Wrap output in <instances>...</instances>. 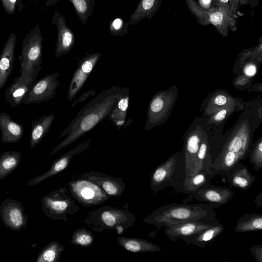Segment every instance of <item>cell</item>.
Returning <instances> with one entry per match:
<instances>
[{
    "label": "cell",
    "mask_w": 262,
    "mask_h": 262,
    "mask_svg": "<svg viewBox=\"0 0 262 262\" xmlns=\"http://www.w3.org/2000/svg\"><path fill=\"white\" fill-rule=\"evenodd\" d=\"M123 88L113 86L99 93L83 108L60 136H67L51 152L52 156L69 145L106 118L116 107Z\"/></svg>",
    "instance_id": "cell-1"
},
{
    "label": "cell",
    "mask_w": 262,
    "mask_h": 262,
    "mask_svg": "<svg viewBox=\"0 0 262 262\" xmlns=\"http://www.w3.org/2000/svg\"><path fill=\"white\" fill-rule=\"evenodd\" d=\"M207 204H178L171 203L154 210L143 219V222L161 230L170 224L187 221H200L212 224L219 222L215 218L214 208Z\"/></svg>",
    "instance_id": "cell-2"
},
{
    "label": "cell",
    "mask_w": 262,
    "mask_h": 262,
    "mask_svg": "<svg viewBox=\"0 0 262 262\" xmlns=\"http://www.w3.org/2000/svg\"><path fill=\"white\" fill-rule=\"evenodd\" d=\"M128 204L121 207L107 205L89 212L83 223L94 232L115 230L118 235L132 227L136 218L128 210Z\"/></svg>",
    "instance_id": "cell-3"
},
{
    "label": "cell",
    "mask_w": 262,
    "mask_h": 262,
    "mask_svg": "<svg viewBox=\"0 0 262 262\" xmlns=\"http://www.w3.org/2000/svg\"><path fill=\"white\" fill-rule=\"evenodd\" d=\"M43 213L50 219L67 222L69 216L80 209L76 200L71 196L67 185L44 196L41 201Z\"/></svg>",
    "instance_id": "cell-4"
},
{
    "label": "cell",
    "mask_w": 262,
    "mask_h": 262,
    "mask_svg": "<svg viewBox=\"0 0 262 262\" xmlns=\"http://www.w3.org/2000/svg\"><path fill=\"white\" fill-rule=\"evenodd\" d=\"M185 176L184 162H180L176 155L170 156L157 166L151 174L150 187L152 193L155 194L169 186L178 189Z\"/></svg>",
    "instance_id": "cell-5"
},
{
    "label": "cell",
    "mask_w": 262,
    "mask_h": 262,
    "mask_svg": "<svg viewBox=\"0 0 262 262\" xmlns=\"http://www.w3.org/2000/svg\"><path fill=\"white\" fill-rule=\"evenodd\" d=\"M177 98V91L171 89L157 92L149 104L144 129L149 130L165 123L176 103Z\"/></svg>",
    "instance_id": "cell-6"
},
{
    "label": "cell",
    "mask_w": 262,
    "mask_h": 262,
    "mask_svg": "<svg viewBox=\"0 0 262 262\" xmlns=\"http://www.w3.org/2000/svg\"><path fill=\"white\" fill-rule=\"evenodd\" d=\"M71 196L84 207L97 205L108 201L111 196L93 182L77 178L67 184Z\"/></svg>",
    "instance_id": "cell-7"
},
{
    "label": "cell",
    "mask_w": 262,
    "mask_h": 262,
    "mask_svg": "<svg viewBox=\"0 0 262 262\" xmlns=\"http://www.w3.org/2000/svg\"><path fill=\"white\" fill-rule=\"evenodd\" d=\"M41 44L40 40L24 46L19 57L20 76L22 79L33 83L41 70Z\"/></svg>",
    "instance_id": "cell-8"
},
{
    "label": "cell",
    "mask_w": 262,
    "mask_h": 262,
    "mask_svg": "<svg viewBox=\"0 0 262 262\" xmlns=\"http://www.w3.org/2000/svg\"><path fill=\"white\" fill-rule=\"evenodd\" d=\"M59 74L55 72L46 75L34 82L25 96L24 104H38L50 100L56 95V90L59 81Z\"/></svg>",
    "instance_id": "cell-9"
},
{
    "label": "cell",
    "mask_w": 262,
    "mask_h": 262,
    "mask_svg": "<svg viewBox=\"0 0 262 262\" xmlns=\"http://www.w3.org/2000/svg\"><path fill=\"white\" fill-rule=\"evenodd\" d=\"M0 219L5 226L15 231L26 229L28 216L20 202L11 199L3 201L0 205Z\"/></svg>",
    "instance_id": "cell-10"
},
{
    "label": "cell",
    "mask_w": 262,
    "mask_h": 262,
    "mask_svg": "<svg viewBox=\"0 0 262 262\" xmlns=\"http://www.w3.org/2000/svg\"><path fill=\"white\" fill-rule=\"evenodd\" d=\"M101 57L99 52L84 56L78 64L71 79L68 91V99L72 101L80 92L95 65Z\"/></svg>",
    "instance_id": "cell-11"
},
{
    "label": "cell",
    "mask_w": 262,
    "mask_h": 262,
    "mask_svg": "<svg viewBox=\"0 0 262 262\" xmlns=\"http://www.w3.org/2000/svg\"><path fill=\"white\" fill-rule=\"evenodd\" d=\"M250 130L247 120L239 123L227 140L221 152L231 151L245 160L249 151Z\"/></svg>",
    "instance_id": "cell-12"
},
{
    "label": "cell",
    "mask_w": 262,
    "mask_h": 262,
    "mask_svg": "<svg viewBox=\"0 0 262 262\" xmlns=\"http://www.w3.org/2000/svg\"><path fill=\"white\" fill-rule=\"evenodd\" d=\"M92 141V139H89L82 142L59 157L53 162L51 167L47 171L37 176L33 179L30 180L28 182L27 185L30 186L37 185L64 170L69 165L72 158L87 149L89 147Z\"/></svg>",
    "instance_id": "cell-13"
},
{
    "label": "cell",
    "mask_w": 262,
    "mask_h": 262,
    "mask_svg": "<svg viewBox=\"0 0 262 262\" xmlns=\"http://www.w3.org/2000/svg\"><path fill=\"white\" fill-rule=\"evenodd\" d=\"M234 192L225 186H215L207 183L196 191L190 193L191 198L207 202L218 207L229 202Z\"/></svg>",
    "instance_id": "cell-14"
},
{
    "label": "cell",
    "mask_w": 262,
    "mask_h": 262,
    "mask_svg": "<svg viewBox=\"0 0 262 262\" xmlns=\"http://www.w3.org/2000/svg\"><path fill=\"white\" fill-rule=\"evenodd\" d=\"M78 178L93 182L111 197L121 196L125 189L126 184L122 178L114 177L101 172L90 171L81 174Z\"/></svg>",
    "instance_id": "cell-15"
},
{
    "label": "cell",
    "mask_w": 262,
    "mask_h": 262,
    "mask_svg": "<svg viewBox=\"0 0 262 262\" xmlns=\"http://www.w3.org/2000/svg\"><path fill=\"white\" fill-rule=\"evenodd\" d=\"M203 131L198 126L191 131L186 138L184 146V162L185 176L195 173L196 157L201 142Z\"/></svg>",
    "instance_id": "cell-16"
},
{
    "label": "cell",
    "mask_w": 262,
    "mask_h": 262,
    "mask_svg": "<svg viewBox=\"0 0 262 262\" xmlns=\"http://www.w3.org/2000/svg\"><path fill=\"white\" fill-rule=\"evenodd\" d=\"M54 20L58 30L55 55L56 57H59L72 50L75 44V35L74 32L67 26L64 17L57 12L55 13Z\"/></svg>",
    "instance_id": "cell-17"
},
{
    "label": "cell",
    "mask_w": 262,
    "mask_h": 262,
    "mask_svg": "<svg viewBox=\"0 0 262 262\" xmlns=\"http://www.w3.org/2000/svg\"><path fill=\"white\" fill-rule=\"evenodd\" d=\"M213 224H205L200 221H187L168 225L164 227V232L172 242H175L179 238L193 235Z\"/></svg>",
    "instance_id": "cell-18"
},
{
    "label": "cell",
    "mask_w": 262,
    "mask_h": 262,
    "mask_svg": "<svg viewBox=\"0 0 262 262\" xmlns=\"http://www.w3.org/2000/svg\"><path fill=\"white\" fill-rule=\"evenodd\" d=\"M231 187L246 190L253 184L255 177L252 175L247 167L239 162L224 172Z\"/></svg>",
    "instance_id": "cell-19"
},
{
    "label": "cell",
    "mask_w": 262,
    "mask_h": 262,
    "mask_svg": "<svg viewBox=\"0 0 262 262\" xmlns=\"http://www.w3.org/2000/svg\"><path fill=\"white\" fill-rule=\"evenodd\" d=\"M0 130L2 142L5 144L18 142L24 132L22 124L14 121L5 112L0 113Z\"/></svg>",
    "instance_id": "cell-20"
},
{
    "label": "cell",
    "mask_w": 262,
    "mask_h": 262,
    "mask_svg": "<svg viewBox=\"0 0 262 262\" xmlns=\"http://www.w3.org/2000/svg\"><path fill=\"white\" fill-rule=\"evenodd\" d=\"M223 225L220 222L212 225L193 235L182 239L187 244L205 247L207 244L212 243L224 231Z\"/></svg>",
    "instance_id": "cell-21"
},
{
    "label": "cell",
    "mask_w": 262,
    "mask_h": 262,
    "mask_svg": "<svg viewBox=\"0 0 262 262\" xmlns=\"http://www.w3.org/2000/svg\"><path fill=\"white\" fill-rule=\"evenodd\" d=\"M33 83L26 81L18 76L15 78L5 93V100L14 107L23 101Z\"/></svg>",
    "instance_id": "cell-22"
},
{
    "label": "cell",
    "mask_w": 262,
    "mask_h": 262,
    "mask_svg": "<svg viewBox=\"0 0 262 262\" xmlns=\"http://www.w3.org/2000/svg\"><path fill=\"white\" fill-rule=\"evenodd\" d=\"M117 241L121 247L130 252H155L161 250L158 245L138 237L120 236L117 238Z\"/></svg>",
    "instance_id": "cell-23"
},
{
    "label": "cell",
    "mask_w": 262,
    "mask_h": 262,
    "mask_svg": "<svg viewBox=\"0 0 262 262\" xmlns=\"http://www.w3.org/2000/svg\"><path fill=\"white\" fill-rule=\"evenodd\" d=\"M129 102V90L123 88V92L117 105L108 116V119L114 125L120 129L126 125V114Z\"/></svg>",
    "instance_id": "cell-24"
},
{
    "label": "cell",
    "mask_w": 262,
    "mask_h": 262,
    "mask_svg": "<svg viewBox=\"0 0 262 262\" xmlns=\"http://www.w3.org/2000/svg\"><path fill=\"white\" fill-rule=\"evenodd\" d=\"M14 42L7 43L0 55V90L7 81L14 64Z\"/></svg>",
    "instance_id": "cell-25"
},
{
    "label": "cell",
    "mask_w": 262,
    "mask_h": 262,
    "mask_svg": "<svg viewBox=\"0 0 262 262\" xmlns=\"http://www.w3.org/2000/svg\"><path fill=\"white\" fill-rule=\"evenodd\" d=\"M54 119L53 114L45 115L31 123L30 144L35 147L43 139L51 126Z\"/></svg>",
    "instance_id": "cell-26"
},
{
    "label": "cell",
    "mask_w": 262,
    "mask_h": 262,
    "mask_svg": "<svg viewBox=\"0 0 262 262\" xmlns=\"http://www.w3.org/2000/svg\"><path fill=\"white\" fill-rule=\"evenodd\" d=\"M215 175L202 170L191 176H185L178 189L182 192L192 193L209 182Z\"/></svg>",
    "instance_id": "cell-27"
},
{
    "label": "cell",
    "mask_w": 262,
    "mask_h": 262,
    "mask_svg": "<svg viewBox=\"0 0 262 262\" xmlns=\"http://www.w3.org/2000/svg\"><path fill=\"white\" fill-rule=\"evenodd\" d=\"M238 102L236 98L227 91H219L210 98L204 111L205 114L211 116L225 107Z\"/></svg>",
    "instance_id": "cell-28"
},
{
    "label": "cell",
    "mask_w": 262,
    "mask_h": 262,
    "mask_svg": "<svg viewBox=\"0 0 262 262\" xmlns=\"http://www.w3.org/2000/svg\"><path fill=\"white\" fill-rule=\"evenodd\" d=\"M209 144L206 134L203 133L201 142L196 157L195 173L204 170L210 173H216L212 169V162L209 155Z\"/></svg>",
    "instance_id": "cell-29"
},
{
    "label": "cell",
    "mask_w": 262,
    "mask_h": 262,
    "mask_svg": "<svg viewBox=\"0 0 262 262\" xmlns=\"http://www.w3.org/2000/svg\"><path fill=\"white\" fill-rule=\"evenodd\" d=\"M21 159L19 152L7 151L0 156V180L8 177L18 166Z\"/></svg>",
    "instance_id": "cell-30"
},
{
    "label": "cell",
    "mask_w": 262,
    "mask_h": 262,
    "mask_svg": "<svg viewBox=\"0 0 262 262\" xmlns=\"http://www.w3.org/2000/svg\"><path fill=\"white\" fill-rule=\"evenodd\" d=\"M261 230L262 214L245 213L238 220L234 231L236 232H245Z\"/></svg>",
    "instance_id": "cell-31"
},
{
    "label": "cell",
    "mask_w": 262,
    "mask_h": 262,
    "mask_svg": "<svg viewBox=\"0 0 262 262\" xmlns=\"http://www.w3.org/2000/svg\"><path fill=\"white\" fill-rule=\"evenodd\" d=\"M158 0H140L136 10L130 15L129 23L135 25L144 17L150 19L157 6Z\"/></svg>",
    "instance_id": "cell-32"
},
{
    "label": "cell",
    "mask_w": 262,
    "mask_h": 262,
    "mask_svg": "<svg viewBox=\"0 0 262 262\" xmlns=\"http://www.w3.org/2000/svg\"><path fill=\"white\" fill-rule=\"evenodd\" d=\"M64 247L58 241L51 242L39 252L36 262H58Z\"/></svg>",
    "instance_id": "cell-33"
},
{
    "label": "cell",
    "mask_w": 262,
    "mask_h": 262,
    "mask_svg": "<svg viewBox=\"0 0 262 262\" xmlns=\"http://www.w3.org/2000/svg\"><path fill=\"white\" fill-rule=\"evenodd\" d=\"M73 5L81 22L85 24L92 13L95 0H68Z\"/></svg>",
    "instance_id": "cell-34"
},
{
    "label": "cell",
    "mask_w": 262,
    "mask_h": 262,
    "mask_svg": "<svg viewBox=\"0 0 262 262\" xmlns=\"http://www.w3.org/2000/svg\"><path fill=\"white\" fill-rule=\"evenodd\" d=\"M94 242V237L92 232L85 228H78L74 231L72 235L71 244L74 246L88 248Z\"/></svg>",
    "instance_id": "cell-35"
},
{
    "label": "cell",
    "mask_w": 262,
    "mask_h": 262,
    "mask_svg": "<svg viewBox=\"0 0 262 262\" xmlns=\"http://www.w3.org/2000/svg\"><path fill=\"white\" fill-rule=\"evenodd\" d=\"M250 163L253 165V168L257 171L262 168V138L261 137L255 143L254 146L249 150Z\"/></svg>",
    "instance_id": "cell-36"
},
{
    "label": "cell",
    "mask_w": 262,
    "mask_h": 262,
    "mask_svg": "<svg viewBox=\"0 0 262 262\" xmlns=\"http://www.w3.org/2000/svg\"><path fill=\"white\" fill-rule=\"evenodd\" d=\"M238 103L239 102H237L228 105L217 113L211 115L208 120V122L209 123H214L216 125L220 124L234 112Z\"/></svg>",
    "instance_id": "cell-37"
},
{
    "label": "cell",
    "mask_w": 262,
    "mask_h": 262,
    "mask_svg": "<svg viewBox=\"0 0 262 262\" xmlns=\"http://www.w3.org/2000/svg\"><path fill=\"white\" fill-rule=\"evenodd\" d=\"M129 25L121 18H116L110 22L109 30L113 36H123L127 33Z\"/></svg>",
    "instance_id": "cell-38"
},
{
    "label": "cell",
    "mask_w": 262,
    "mask_h": 262,
    "mask_svg": "<svg viewBox=\"0 0 262 262\" xmlns=\"http://www.w3.org/2000/svg\"><path fill=\"white\" fill-rule=\"evenodd\" d=\"M249 81V77L245 75H243L237 76L233 81V84L235 88L238 89L246 85Z\"/></svg>",
    "instance_id": "cell-39"
},
{
    "label": "cell",
    "mask_w": 262,
    "mask_h": 262,
    "mask_svg": "<svg viewBox=\"0 0 262 262\" xmlns=\"http://www.w3.org/2000/svg\"><path fill=\"white\" fill-rule=\"evenodd\" d=\"M250 251L257 262H262V245L252 246Z\"/></svg>",
    "instance_id": "cell-40"
},
{
    "label": "cell",
    "mask_w": 262,
    "mask_h": 262,
    "mask_svg": "<svg viewBox=\"0 0 262 262\" xmlns=\"http://www.w3.org/2000/svg\"><path fill=\"white\" fill-rule=\"evenodd\" d=\"M244 75L250 77L255 75L256 72V67L252 63H249L245 64L243 68Z\"/></svg>",
    "instance_id": "cell-41"
},
{
    "label": "cell",
    "mask_w": 262,
    "mask_h": 262,
    "mask_svg": "<svg viewBox=\"0 0 262 262\" xmlns=\"http://www.w3.org/2000/svg\"><path fill=\"white\" fill-rule=\"evenodd\" d=\"M96 93V92L93 90H90L89 91H86L83 93L80 97L76 101H75L72 104V107H74L75 105H76L78 102H82L83 101H84L87 98L90 97L92 96H94Z\"/></svg>",
    "instance_id": "cell-42"
},
{
    "label": "cell",
    "mask_w": 262,
    "mask_h": 262,
    "mask_svg": "<svg viewBox=\"0 0 262 262\" xmlns=\"http://www.w3.org/2000/svg\"><path fill=\"white\" fill-rule=\"evenodd\" d=\"M223 19V14L219 12L212 13L210 17V21L214 25L220 24Z\"/></svg>",
    "instance_id": "cell-43"
},
{
    "label": "cell",
    "mask_w": 262,
    "mask_h": 262,
    "mask_svg": "<svg viewBox=\"0 0 262 262\" xmlns=\"http://www.w3.org/2000/svg\"><path fill=\"white\" fill-rule=\"evenodd\" d=\"M203 3L205 4H207L210 3V0H202Z\"/></svg>",
    "instance_id": "cell-44"
},
{
    "label": "cell",
    "mask_w": 262,
    "mask_h": 262,
    "mask_svg": "<svg viewBox=\"0 0 262 262\" xmlns=\"http://www.w3.org/2000/svg\"><path fill=\"white\" fill-rule=\"evenodd\" d=\"M8 1H9L10 2V3H11V4H14L15 3V2H16V0H8Z\"/></svg>",
    "instance_id": "cell-45"
},
{
    "label": "cell",
    "mask_w": 262,
    "mask_h": 262,
    "mask_svg": "<svg viewBox=\"0 0 262 262\" xmlns=\"http://www.w3.org/2000/svg\"><path fill=\"white\" fill-rule=\"evenodd\" d=\"M223 3H227L228 0H220Z\"/></svg>",
    "instance_id": "cell-46"
}]
</instances>
